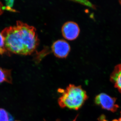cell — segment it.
I'll return each mask as SVG.
<instances>
[{
    "instance_id": "10",
    "label": "cell",
    "mask_w": 121,
    "mask_h": 121,
    "mask_svg": "<svg viewBox=\"0 0 121 121\" xmlns=\"http://www.w3.org/2000/svg\"><path fill=\"white\" fill-rule=\"evenodd\" d=\"M111 82L114 83L115 87L121 93V74Z\"/></svg>"
},
{
    "instance_id": "17",
    "label": "cell",
    "mask_w": 121,
    "mask_h": 121,
    "mask_svg": "<svg viewBox=\"0 0 121 121\" xmlns=\"http://www.w3.org/2000/svg\"><path fill=\"white\" fill-rule=\"evenodd\" d=\"M119 3H120V4L121 5V0H119Z\"/></svg>"
},
{
    "instance_id": "12",
    "label": "cell",
    "mask_w": 121,
    "mask_h": 121,
    "mask_svg": "<svg viewBox=\"0 0 121 121\" xmlns=\"http://www.w3.org/2000/svg\"><path fill=\"white\" fill-rule=\"evenodd\" d=\"M78 3H80L84 5H86V6H88L92 8L95 9L96 8V6L95 5L93 4L92 3H91L90 1L87 0H83V1H77Z\"/></svg>"
},
{
    "instance_id": "1",
    "label": "cell",
    "mask_w": 121,
    "mask_h": 121,
    "mask_svg": "<svg viewBox=\"0 0 121 121\" xmlns=\"http://www.w3.org/2000/svg\"><path fill=\"white\" fill-rule=\"evenodd\" d=\"M1 33L6 49L12 53L30 55L39 46V40L36 28L20 21L15 26L5 28Z\"/></svg>"
},
{
    "instance_id": "3",
    "label": "cell",
    "mask_w": 121,
    "mask_h": 121,
    "mask_svg": "<svg viewBox=\"0 0 121 121\" xmlns=\"http://www.w3.org/2000/svg\"><path fill=\"white\" fill-rule=\"evenodd\" d=\"M116 100L115 98L110 97L105 93H102L96 96L95 102L97 105L100 106L104 109L114 112L119 108V106L116 104Z\"/></svg>"
},
{
    "instance_id": "8",
    "label": "cell",
    "mask_w": 121,
    "mask_h": 121,
    "mask_svg": "<svg viewBox=\"0 0 121 121\" xmlns=\"http://www.w3.org/2000/svg\"><path fill=\"white\" fill-rule=\"evenodd\" d=\"M8 51L5 45L4 37L1 33L0 32V54L3 55L5 54Z\"/></svg>"
},
{
    "instance_id": "16",
    "label": "cell",
    "mask_w": 121,
    "mask_h": 121,
    "mask_svg": "<svg viewBox=\"0 0 121 121\" xmlns=\"http://www.w3.org/2000/svg\"><path fill=\"white\" fill-rule=\"evenodd\" d=\"M118 121H121V117H120L119 118V120H118Z\"/></svg>"
},
{
    "instance_id": "6",
    "label": "cell",
    "mask_w": 121,
    "mask_h": 121,
    "mask_svg": "<svg viewBox=\"0 0 121 121\" xmlns=\"http://www.w3.org/2000/svg\"><path fill=\"white\" fill-rule=\"evenodd\" d=\"M12 82L11 70L0 67V83L4 82L11 83Z\"/></svg>"
},
{
    "instance_id": "2",
    "label": "cell",
    "mask_w": 121,
    "mask_h": 121,
    "mask_svg": "<svg viewBox=\"0 0 121 121\" xmlns=\"http://www.w3.org/2000/svg\"><path fill=\"white\" fill-rule=\"evenodd\" d=\"M61 94L58 103L61 108L78 110L88 98L86 91L81 86L70 84L65 89H59Z\"/></svg>"
},
{
    "instance_id": "4",
    "label": "cell",
    "mask_w": 121,
    "mask_h": 121,
    "mask_svg": "<svg viewBox=\"0 0 121 121\" xmlns=\"http://www.w3.org/2000/svg\"><path fill=\"white\" fill-rule=\"evenodd\" d=\"M63 36L66 39L73 40L77 39L80 33V28L78 24L73 21L66 22L62 28Z\"/></svg>"
},
{
    "instance_id": "7",
    "label": "cell",
    "mask_w": 121,
    "mask_h": 121,
    "mask_svg": "<svg viewBox=\"0 0 121 121\" xmlns=\"http://www.w3.org/2000/svg\"><path fill=\"white\" fill-rule=\"evenodd\" d=\"M121 74V64L115 66L113 72L110 75V80H113Z\"/></svg>"
},
{
    "instance_id": "5",
    "label": "cell",
    "mask_w": 121,
    "mask_h": 121,
    "mask_svg": "<svg viewBox=\"0 0 121 121\" xmlns=\"http://www.w3.org/2000/svg\"><path fill=\"white\" fill-rule=\"evenodd\" d=\"M52 49L56 57L59 58H65L69 55L71 48L70 45L66 41L60 39L54 42Z\"/></svg>"
},
{
    "instance_id": "13",
    "label": "cell",
    "mask_w": 121,
    "mask_h": 121,
    "mask_svg": "<svg viewBox=\"0 0 121 121\" xmlns=\"http://www.w3.org/2000/svg\"><path fill=\"white\" fill-rule=\"evenodd\" d=\"M4 7L3 6L2 3L0 1V15L3 13L4 10Z\"/></svg>"
},
{
    "instance_id": "9",
    "label": "cell",
    "mask_w": 121,
    "mask_h": 121,
    "mask_svg": "<svg viewBox=\"0 0 121 121\" xmlns=\"http://www.w3.org/2000/svg\"><path fill=\"white\" fill-rule=\"evenodd\" d=\"M10 115L6 110L0 108V121H9Z\"/></svg>"
},
{
    "instance_id": "14",
    "label": "cell",
    "mask_w": 121,
    "mask_h": 121,
    "mask_svg": "<svg viewBox=\"0 0 121 121\" xmlns=\"http://www.w3.org/2000/svg\"><path fill=\"white\" fill-rule=\"evenodd\" d=\"M9 121H15L13 119V118L12 117V116H11L10 115V117H9Z\"/></svg>"
},
{
    "instance_id": "15",
    "label": "cell",
    "mask_w": 121,
    "mask_h": 121,
    "mask_svg": "<svg viewBox=\"0 0 121 121\" xmlns=\"http://www.w3.org/2000/svg\"><path fill=\"white\" fill-rule=\"evenodd\" d=\"M77 117H78V116H77L76 117V118H75L74 119L73 121H76V119H77ZM60 121L59 120V119H58V120H57V121Z\"/></svg>"
},
{
    "instance_id": "11",
    "label": "cell",
    "mask_w": 121,
    "mask_h": 121,
    "mask_svg": "<svg viewBox=\"0 0 121 121\" xmlns=\"http://www.w3.org/2000/svg\"><path fill=\"white\" fill-rule=\"evenodd\" d=\"M6 2V7H4V9H6L7 11H12V12H16L15 10L13 9L12 7L13 6V0H7Z\"/></svg>"
}]
</instances>
